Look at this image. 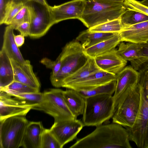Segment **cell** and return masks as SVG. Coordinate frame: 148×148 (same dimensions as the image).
I'll use <instances>...</instances> for the list:
<instances>
[{
  "label": "cell",
  "mask_w": 148,
  "mask_h": 148,
  "mask_svg": "<svg viewBox=\"0 0 148 148\" xmlns=\"http://www.w3.org/2000/svg\"><path fill=\"white\" fill-rule=\"evenodd\" d=\"M113 123L96 127L92 132L77 139L70 148H132L127 129Z\"/></svg>",
  "instance_id": "1"
},
{
  "label": "cell",
  "mask_w": 148,
  "mask_h": 148,
  "mask_svg": "<svg viewBox=\"0 0 148 148\" xmlns=\"http://www.w3.org/2000/svg\"><path fill=\"white\" fill-rule=\"evenodd\" d=\"M137 82L140 90V108L136 120L132 127H125L130 140L140 148H148V63L139 69Z\"/></svg>",
  "instance_id": "2"
},
{
  "label": "cell",
  "mask_w": 148,
  "mask_h": 148,
  "mask_svg": "<svg viewBox=\"0 0 148 148\" xmlns=\"http://www.w3.org/2000/svg\"><path fill=\"white\" fill-rule=\"evenodd\" d=\"M84 51L81 44L76 40L66 44L58 57L62 61L60 69L55 76L50 78L53 86L62 87L64 80L85 64L89 57Z\"/></svg>",
  "instance_id": "3"
},
{
  "label": "cell",
  "mask_w": 148,
  "mask_h": 148,
  "mask_svg": "<svg viewBox=\"0 0 148 148\" xmlns=\"http://www.w3.org/2000/svg\"><path fill=\"white\" fill-rule=\"evenodd\" d=\"M126 9L123 3L86 0L79 20L88 29L119 18Z\"/></svg>",
  "instance_id": "4"
},
{
  "label": "cell",
  "mask_w": 148,
  "mask_h": 148,
  "mask_svg": "<svg viewBox=\"0 0 148 148\" xmlns=\"http://www.w3.org/2000/svg\"><path fill=\"white\" fill-rule=\"evenodd\" d=\"M113 96L95 95L85 98L82 122L84 126H97L112 118L115 112Z\"/></svg>",
  "instance_id": "5"
},
{
  "label": "cell",
  "mask_w": 148,
  "mask_h": 148,
  "mask_svg": "<svg viewBox=\"0 0 148 148\" xmlns=\"http://www.w3.org/2000/svg\"><path fill=\"white\" fill-rule=\"evenodd\" d=\"M140 100V90L137 83L128 87L118 100L112 118V122L125 127H132L137 118Z\"/></svg>",
  "instance_id": "6"
},
{
  "label": "cell",
  "mask_w": 148,
  "mask_h": 148,
  "mask_svg": "<svg viewBox=\"0 0 148 148\" xmlns=\"http://www.w3.org/2000/svg\"><path fill=\"white\" fill-rule=\"evenodd\" d=\"M62 90L51 89L43 93L42 100L32 109L42 111L53 116L55 122L77 119L68 108L63 96Z\"/></svg>",
  "instance_id": "7"
},
{
  "label": "cell",
  "mask_w": 148,
  "mask_h": 148,
  "mask_svg": "<svg viewBox=\"0 0 148 148\" xmlns=\"http://www.w3.org/2000/svg\"><path fill=\"white\" fill-rule=\"evenodd\" d=\"M29 121L25 116L18 115L0 120L1 148H18Z\"/></svg>",
  "instance_id": "8"
},
{
  "label": "cell",
  "mask_w": 148,
  "mask_h": 148,
  "mask_svg": "<svg viewBox=\"0 0 148 148\" xmlns=\"http://www.w3.org/2000/svg\"><path fill=\"white\" fill-rule=\"evenodd\" d=\"M25 5L27 7L30 15L29 36L33 38L43 36L55 24L50 6L32 1Z\"/></svg>",
  "instance_id": "9"
},
{
  "label": "cell",
  "mask_w": 148,
  "mask_h": 148,
  "mask_svg": "<svg viewBox=\"0 0 148 148\" xmlns=\"http://www.w3.org/2000/svg\"><path fill=\"white\" fill-rule=\"evenodd\" d=\"M84 126L82 121L76 119L54 122L50 130L62 148L75 139Z\"/></svg>",
  "instance_id": "10"
},
{
  "label": "cell",
  "mask_w": 148,
  "mask_h": 148,
  "mask_svg": "<svg viewBox=\"0 0 148 148\" xmlns=\"http://www.w3.org/2000/svg\"><path fill=\"white\" fill-rule=\"evenodd\" d=\"M86 0H72L63 4L49 6L54 24L69 19L81 18Z\"/></svg>",
  "instance_id": "11"
},
{
  "label": "cell",
  "mask_w": 148,
  "mask_h": 148,
  "mask_svg": "<svg viewBox=\"0 0 148 148\" xmlns=\"http://www.w3.org/2000/svg\"><path fill=\"white\" fill-rule=\"evenodd\" d=\"M114 80L116 81V75L99 70L77 81L64 84L62 87L77 91L87 90Z\"/></svg>",
  "instance_id": "12"
},
{
  "label": "cell",
  "mask_w": 148,
  "mask_h": 148,
  "mask_svg": "<svg viewBox=\"0 0 148 148\" xmlns=\"http://www.w3.org/2000/svg\"><path fill=\"white\" fill-rule=\"evenodd\" d=\"M32 108L6 92L0 90V120L14 116H25Z\"/></svg>",
  "instance_id": "13"
},
{
  "label": "cell",
  "mask_w": 148,
  "mask_h": 148,
  "mask_svg": "<svg viewBox=\"0 0 148 148\" xmlns=\"http://www.w3.org/2000/svg\"><path fill=\"white\" fill-rule=\"evenodd\" d=\"M10 59L14 71V81L40 89V82L33 71L30 61L26 60L25 63H21Z\"/></svg>",
  "instance_id": "14"
},
{
  "label": "cell",
  "mask_w": 148,
  "mask_h": 148,
  "mask_svg": "<svg viewBox=\"0 0 148 148\" xmlns=\"http://www.w3.org/2000/svg\"><path fill=\"white\" fill-rule=\"evenodd\" d=\"M94 59L101 70L116 75L125 67L127 62L119 56L115 48L97 56Z\"/></svg>",
  "instance_id": "15"
},
{
  "label": "cell",
  "mask_w": 148,
  "mask_h": 148,
  "mask_svg": "<svg viewBox=\"0 0 148 148\" xmlns=\"http://www.w3.org/2000/svg\"><path fill=\"white\" fill-rule=\"evenodd\" d=\"M139 75V72L130 66L125 67L116 75V88L113 96L115 109L121 95L129 86L137 84Z\"/></svg>",
  "instance_id": "16"
},
{
  "label": "cell",
  "mask_w": 148,
  "mask_h": 148,
  "mask_svg": "<svg viewBox=\"0 0 148 148\" xmlns=\"http://www.w3.org/2000/svg\"><path fill=\"white\" fill-rule=\"evenodd\" d=\"M119 34L121 42L146 43L148 41V21L123 28Z\"/></svg>",
  "instance_id": "17"
},
{
  "label": "cell",
  "mask_w": 148,
  "mask_h": 148,
  "mask_svg": "<svg viewBox=\"0 0 148 148\" xmlns=\"http://www.w3.org/2000/svg\"><path fill=\"white\" fill-rule=\"evenodd\" d=\"M44 129L40 122H29L21 147L25 148H40L41 137Z\"/></svg>",
  "instance_id": "18"
},
{
  "label": "cell",
  "mask_w": 148,
  "mask_h": 148,
  "mask_svg": "<svg viewBox=\"0 0 148 148\" xmlns=\"http://www.w3.org/2000/svg\"><path fill=\"white\" fill-rule=\"evenodd\" d=\"M14 29L13 27L11 25H8L5 28L2 49L10 59L20 63H24L26 60L24 58L14 41Z\"/></svg>",
  "instance_id": "19"
},
{
  "label": "cell",
  "mask_w": 148,
  "mask_h": 148,
  "mask_svg": "<svg viewBox=\"0 0 148 148\" xmlns=\"http://www.w3.org/2000/svg\"><path fill=\"white\" fill-rule=\"evenodd\" d=\"M63 96L66 104L72 114L76 118L83 115L85 105V98L78 91L69 89L63 91Z\"/></svg>",
  "instance_id": "20"
},
{
  "label": "cell",
  "mask_w": 148,
  "mask_h": 148,
  "mask_svg": "<svg viewBox=\"0 0 148 148\" xmlns=\"http://www.w3.org/2000/svg\"><path fill=\"white\" fill-rule=\"evenodd\" d=\"M121 42L119 32H118L109 38L85 49V52L88 57L94 58L115 48Z\"/></svg>",
  "instance_id": "21"
},
{
  "label": "cell",
  "mask_w": 148,
  "mask_h": 148,
  "mask_svg": "<svg viewBox=\"0 0 148 148\" xmlns=\"http://www.w3.org/2000/svg\"><path fill=\"white\" fill-rule=\"evenodd\" d=\"M116 33L92 32L87 29L81 32L76 40L79 41L85 49L111 38Z\"/></svg>",
  "instance_id": "22"
},
{
  "label": "cell",
  "mask_w": 148,
  "mask_h": 148,
  "mask_svg": "<svg viewBox=\"0 0 148 148\" xmlns=\"http://www.w3.org/2000/svg\"><path fill=\"white\" fill-rule=\"evenodd\" d=\"M14 80V71L10 58L3 49L0 51V89Z\"/></svg>",
  "instance_id": "23"
},
{
  "label": "cell",
  "mask_w": 148,
  "mask_h": 148,
  "mask_svg": "<svg viewBox=\"0 0 148 148\" xmlns=\"http://www.w3.org/2000/svg\"><path fill=\"white\" fill-rule=\"evenodd\" d=\"M141 50L140 44L122 42L119 44L117 52L122 59L127 61H130L132 66L140 59Z\"/></svg>",
  "instance_id": "24"
},
{
  "label": "cell",
  "mask_w": 148,
  "mask_h": 148,
  "mask_svg": "<svg viewBox=\"0 0 148 148\" xmlns=\"http://www.w3.org/2000/svg\"><path fill=\"white\" fill-rule=\"evenodd\" d=\"M99 70H101L97 65L94 58L89 57L84 65L64 80L62 85L79 80Z\"/></svg>",
  "instance_id": "25"
},
{
  "label": "cell",
  "mask_w": 148,
  "mask_h": 148,
  "mask_svg": "<svg viewBox=\"0 0 148 148\" xmlns=\"http://www.w3.org/2000/svg\"><path fill=\"white\" fill-rule=\"evenodd\" d=\"M123 28L148 21V16L140 12L126 9L120 17Z\"/></svg>",
  "instance_id": "26"
},
{
  "label": "cell",
  "mask_w": 148,
  "mask_h": 148,
  "mask_svg": "<svg viewBox=\"0 0 148 148\" xmlns=\"http://www.w3.org/2000/svg\"><path fill=\"white\" fill-rule=\"evenodd\" d=\"M116 83V81L114 80L91 90L78 91L80 94L85 98L91 96L102 94L112 95L115 92Z\"/></svg>",
  "instance_id": "27"
},
{
  "label": "cell",
  "mask_w": 148,
  "mask_h": 148,
  "mask_svg": "<svg viewBox=\"0 0 148 148\" xmlns=\"http://www.w3.org/2000/svg\"><path fill=\"white\" fill-rule=\"evenodd\" d=\"M120 18L88 28L92 32L103 33L119 32L122 29Z\"/></svg>",
  "instance_id": "28"
},
{
  "label": "cell",
  "mask_w": 148,
  "mask_h": 148,
  "mask_svg": "<svg viewBox=\"0 0 148 148\" xmlns=\"http://www.w3.org/2000/svg\"><path fill=\"white\" fill-rule=\"evenodd\" d=\"M0 90H3L10 94H22L40 92L39 89L15 81L6 86L0 89Z\"/></svg>",
  "instance_id": "29"
},
{
  "label": "cell",
  "mask_w": 148,
  "mask_h": 148,
  "mask_svg": "<svg viewBox=\"0 0 148 148\" xmlns=\"http://www.w3.org/2000/svg\"><path fill=\"white\" fill-rule=\"evenodd\" d=\"M9 94L18 100L23 103L32 106L33 107L41 102L43 96V93L40 92L22 94Z\"/></svg>",
  "instance_id": "30"
},
{
  "label": "cell",
  "mask_w": 148,
  "mask_h": 148,
  "mask_svg": "<svg viewBox=\"0 0 148 148\" xmlns=\"http://www.w3.org/2000/svg\"><path fill=\"white\" fill-rule=\"evenodd\" d=\"M23 4H15L12 1L7 4L5 12L4 18L0 25H10L12 19L24 5Z\"/></svg>",
  "instance_id": "31"
},
{
  "label": "cell",
  "mask_w": 148,
  "mask_h": 148,
  "mask_svg": "<svg viewBox=\"0 0 148 148\" xmlns=\"http://www.w3.org/2000/svg\"><path fill=\"white\" fill-rule=\"evenodd\" d=\"M40 148H61L50 129L44 128L41 137Z\"/></svg>",
  "instance_id": "32"
},
{
  "label": "cell",
  "mask_w": 148,
  "mask_h": 148,
  "mask_svg": "<svg viewBox=\"0 0 148 148\" xmlns=\"http://www.w3.org/2000/svg\"><path fill=\"white\" fill-rule=\"evenodd\" d=\"M30 15L27 7L24 5V6L12 20L10 25L14 29L21 24L25 22H29Z\"/></svg>",
  "instance_id": "33"
},
{
  "label": "cell",
  "mask_w": 148,
  "mask_h": 148,
  "mask_svg": "<svg viewBox=\"0 0 148 148\" xmlns=\"http://www.w3.org/2000/svg\"><path fill=\"white\" fill-rule=\"evenodd\" d=\"M40 62L47 68L52 70L50 78L53 77L56 75L60 69L62 64L61 60L58 57L55 61L45 58L41 59Z\"/></svg>",
  "instance_id": "34"
},
{
  "label": "cell",
  "mask_w": 148,
  "mask_h": 148,
  "mask_svg": "<svg viewBox=\"0 0 148 148\" xmlns=\"http://www.w3.org/2000/svg\"><path fill=\"white\" fill-rule=\"evenodd\" d=\"M123 4L127 9L137 11L148 16V6L136 0H125Z\"/></svg>",
  "instance_id": "35"
},
{
  "label": "cell",
  "mask_w": 148,
  "mask_h": 148,
  "mask_svg": "<svg viewBox=\"0 0 148 148\" xmlns=\"http://www.w3.org/2000/svg\"><path fill=\"white\" fill-rule=\"evenodd\" d=\"M141 55L140 59L132 66L135 70H139L144 64L148 62V41L140 44Z\"/></svg>",
  "instance_id": "36"
},
{
  "label": "cell",
  "mask_w": 148,
  "mask_h": 148,
  "mask_svg": "<svg viewBox=\"0 0 148 148\" xmlns=\"http://www.w3.org/2000/svg\"><path fill=\"white\" fill-rule=\"evenodd\" d=\"M29 22H25L19 25L16 28L20 32L21 34L24 36H29L30 32Z\"/></svg>",
  "instance_id": "37"
},
{
  "label": "cell",
  "mask_w": 148,
  "mask_h": 148,
  "mask_svg": "<svg viewBox=\"0 0 148 148\" xmlns=\"http://www.w3.org/2000/svg\"><path fill=\"white\" fill-rule=\"evenodd\" d=\"M8 3L7 0H0V24L4 18Z\"/></svg>",
  "instance_id": "38"
},
{
  "label": "cell",
  "mask_w": 148,
  "mask_h": 148,
  "mask_svg": "<svg viewBox=\"0 0 148 148\" xmlns=\"http://www.w3.org/2000/svg\"><path fill=\"white\" fill-rule=\"evenodd\" d=\"M14 40L17 46L18 47L21 46L24 43V36L21 34L14 36Z\"/></svg>",
  "instance_id": "39"
},
{
  "label": "cell",
  "mask_w": 148,
  "mask_h": 148,
  "mask_svg": "<svg viewBox=\"0 0 148 148\" xmlns=\"http://www.w3.org/2000/svg\"><path fill=\"white\" fill-rule=\"evenodd\" d=\"M31 1V0H11V1L15 4H24Z\"/></svg>",
  "instance_id": "40"
},
{
  "label": "cell",
  "mask_w": 148,
  "mask_h": 148,
  "mask_svg": "<svg viewBox=\"0 0 148 148\" xmlns=\"http://www.w3.org/2000/svg\"><path fill=\"white\" fill-rule=\"evenodd\" d=\"M112 3H123L125 0H97Z\"/></svg>",
  "instance_id": "41"
},
{
  "label": "cell",
  "mask_w": 148,
  "mask_h": 148,
  "mask_svg": "<svg viewBox=\"0 0 148 148\" xmlns=\"http://www.w3.org/2000/svg\"><path fill=\"white\" fill-rule=\"evenodd\" d=\"M31 1L44 5H48L46 0H31Z\"/></svg>",
  "instance_id": "42"
},
{
  "label": "cell",
  "mask_w": 148,
  "mask_h": 148,
  "mask_svg": "<svg viewBox=\"0 0 148 148\" xmlns=\"http://www.w3.org/2000/svg\"><path fill=\"white\" fill-rule=\"evenodd\" d=\"M140 2L143 4L148 6V0H143Z\"/></svg>",
  "instance_id": "43"
},
{
  "label": "cell",
  "mask_w": 148,
  "mask_h": 148,
  "mask_svg": "<svg viewBox=\"0 0 148 148\" xmlns=\"http://www.w3.org/2000/svg\"><path fill=\"white\" fill-rule=\"evenodd\" d=\"M7 0V2H8L11 1V0Z\"/></svg>",
  "instance_id": "44"
}]
</instances>
